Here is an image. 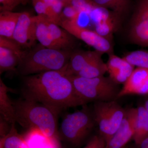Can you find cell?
<instances>
[{
  "label": "cell",
  "instance_id": "obj_1",
  "mask_svg": "<svg viewBox=\"0 0 148 148\" xmlns=\"http://www.w3.org/2000/svg\"><path fill=\"white\" fill-rule=\"evenodd\" d=\"M21 92L23 98L42 103L58 114L68 108L85 105L70 76L63 70L25 77Z\"/></svg>",
  "mask_w": 148,
  "mask_h": 148
},
{
  "label": "cell",
  "instance_id": "obj_2",
  "mask_svg": "<svg viewBox=\"0 0 148 148\" xmlns=\"http://www.w3.org/2000/svg\"><path fill=\"white\" fill-rule=\"evenodd\" d=\"M12 103L16 122L21 126L37 130L48 138H59L58 113L42 103L23 97Z\"/></svg>",
  "mask_w": 148,
  "mask_h": 148
},
{
  "label": "cell",
  "instance_id": "obj_3",
  "mask_svg": "<svg viewBox=\"0 0 148 148\" xmlns=\"http://www.w3.org/2000/svg\"><path fill=\"white\" fill-rule=\"evenodd\" d=\"M71 53L70 49H52L40 45L26 53L16 71L27 76L49 71H61L68 64Z\"/></svg>",
  "mask_w": 148,
  "mask_h": 148
},
{
  "label": "cell",
  "instance_id": "obj_4",
  "mask_svg": "<svg viewBox=\"0 0 148 148\" xmlns=\"http://www.w3.org/2000/svg\"><path fill=\"white\" fill-rule=\"evenodd\" d=\"M76 92L85 104L89 102L116 101L120 91L118 84L110 77L87 78L69 75Z\"/></svg>",
  "mask_w": 148,
  "mask_h": 148
},
{
  "label": "cell",
  "instance_id": "obj_5",
  "mask_svg": "<svg viewBox=\"0 0 148 148\" xmlns=\"http://www.w3.org/2000/svg\"><path fill=\"white\" fill-rule=\"evenodd\" d=\"M79 110L68 114L58 129L59 138L75 146L79 145L96 126L92 108L87 104Z\"/></svg>",
  "mask_w": 148,
  "mask_h": 148
},
{
  "label": "cell",
  "instance_id": "obj_6",
  "mask_svg": "<svg viewBox=\"0 0 148 148\" xmlns=\"http://www.w3.org/2000/svg\"><path fill=\"white\" fill-rule=\"evenodd\" d=\"M99 135L106 143L118 129L125 115L124 109L116 101L94 102L92 108Z\"/></svg>",
  "mask_w": 148,
  "mask_h": 148
},
{
  "label": "cell",
  "instance_id": "obj_7",
  "mask_svg": "<svg viewBox=\"0 0 148 148\" xmlns=\"http://www.w3.org/2000/svg\"><path fill=\"white\" fill-rule=\"evenodd\" d=\"M37 16L36 38L40 45L55 49H70L73 47L75 41L71 34L45 17Z\"/></svg>",
  "mask_w": 148,
  "mask_h": 148
},
{
  "label": "cell",
  "instance_id": "obj_8",
  "mask_svg": "<svg viewBox=\"0 0 148 148\" xmlns=\"http://www.w3.org/2000/svg\"><path fill=\"white\" fill-rule=\"evenodd\" d=\"M60 26L95 50L108 55L113 53L112 46L108 38L101 36L95 31L82 27L78 23L77 20L64 19L61 21Z\"/></svg>",
  "mask_w": 148,
  "mask_h": 148
},
{
  "label": "cell",
  "instance_id": "obj_9",
  "mask_svg": "<svg viewBox=\"0 0 148 148\" xmlns=\"http://www.w3.org/2000/svg\"><path fill=\"white\" fill-rule=\"evenodd\" d=\"M129 36L135 44L148 47V0H138L130 21Z\"/></svg>",
  "mask_w": 148,
  "mask_h": 148
},
{
  "label": "cell",
  "instance_id": "obj_10",
  "mask_svg": "<svg viewBox=\"0 0 148 148\" xmlns=\"http://www.w3.org/2000/svg\"><path fill=\"white\" fill-rule=\"evenodd\" d=\"M12 39L0 36V74L15 71L27 52Z\"/></svg>",
  "mask_w": 148,
  "mask_h": 148
},
{
  "label": "cell",
  "instance_id": "obj_11",
  "mask_svg": "<svg viewBox=\"0 0 148 148\" xmlns=\"http://www.w3.org/2000/svg\"><path fill=\"white\" fill-rule=\"evenodd\" d=\"M37 15L31 16L27 12H20L12 39L21 47H32L37 40Z\"/></svg>",
  "mask_w": 148,
  "mask_h": 148
},
{
  "label": "cell",
  "instance_id": "obj_12",
  "mask_svg": "<svg viewBox=\"0 0 148 148\" xmlns=\"http://www.w3.org/2000/svg\"><path fill=\"white\" fill-rule=\"evenodd\" d=\"M136 108L126 109L125 115L118 129L106 143L105 148H125L135 134Z\"/></svg>",
  "mask_w": 148,
  "mask_h": 148
},
{
  "label": "cell",
  "instance_id": "obj_13",
  "mask_svg": "<svg viewBox=\"0 0 148 148\" xmlns=\"http://www.w3.org/2000/svg\"><path fill=\"white\" fill-rule=\"evenodd\" d=\"M148 94V69H134L119 93L118 98L129 95Z\"/></svg>",
  "mask_w": 148,
  "mask_h": 148
},
{
  "label": "cell",
  "instance_id": "obj_14",
  "mask_svg": "<svg viewBox=\"0 0 148 148\" xmlns=\"http://www.w3.org/2000/svg\"><path fill=\"white\" fill-rule=\"evenodd\" d=\"M108 55L106 64L109 77L117 84H124L134 71L135 67L114 53Z\"/></svg>",
  "mask_w": 148,
  "mask_h": 148
},
{
  "label": "cell",
  "instance_id": "obj_15",
  "mask_svg": "<svg viewBox=\"0 0 148 148\" xmlns=\"http://www.w3.org/2000/svg\"><path fill=\"white\" fill-rule=\"evenodd\" d=\"M103 53L97 50H78L72 52L63 71L68 75H75Z\"/></svg>",
  "mask_w": 148,
  "mask_h": 148
},
{
  "label": "cell",
  "instance_id": "obj_16",
  "mask_svg": "<svg viewBox=\"0 0 148 148\" xmlns=\"http://www.w3.org/2000/svg\"><path fill=\"white\" fill-rule=\"evenodd\" d=\"M23 135L28 148H61L59 138H48L37 130H28Z\"/></svg>",
  "mask_w": 148,
  "mask_h": 148
},
{
  "label": "cell",
  "instance_id": "obj_17",
  "mask_svg": "<svg viewBox=\"0 0 148 148\" xmlns=\"http://www.w3.org/2000/svg\"><path fill=\"white\" fill-rule=\"evenodd\" d=\"M14 92L0 79V116L11 124L16 123L13 103L9 97L8 92Z\"/></svg>",
  "mask_w": 148,
  "mask_h": 148
},
{
  "label": "cell",
  "instance_id": "obj_18",
  "mask_svg": "<svg viewBox=\"0 0 148 148\" xmlns=\"http://www.w3.org/2000/svg\"><path fill=\"white\" fill-rule=\"evenodd\" d=\"M101 16H99L95 24V32L108 38L116 29L118 24V16H110L106 9L100 8Z\"/></svg>",
  "mask_w": 148,
  "mask_h": 148
},
{
  "label": "cell",
  "instance_id": "obj_19",
  "mask_svg": "<svg viewBox=\"0 0 148 148\" xmlns=\"http://www.w3.org/2000/svg\"><path fill=\"white\" fill-rule=\"evenodd\" d=\"M136 110L135 134L132 140L138 144L148 137V113L143 105L138 106Z\"/></svg>",
  "mask_w": 148,
  "mask_h": 148
},
{
  "label": "cell",
  "instance_id": "obj_20",
  "mask_svg": "<svg viewBox=\"0 0 148 148\" xmlns=\"http://www.w3.org/2000/svg\"><path fill=\"white\" fill-rule=\"evenodd\" d=\"M20 12L2 11L0 13V36L13 38Z\"/></svg>",
  "mask_w": 148,
  "mask_h": 148
},
{
  "label": "cell",
  "instance_id": "obj_21",
  "mask_svg": "<svg viewBox=\"0 0 148 148\" xmlns=\"http://www.w3.org/2000/svg\"><path fill=\"white\" fill-rule=\"evenodd\" d=\"M102 55L100 56L84 69L75 75L77 76L92 78L104 76L108 72L107 64L103 62Z\"/></svg>",
  "mask_w": 148,
  "mask_h": 148
},
{
  "label": "cell",
  "instance_id": "obj_22",
  "mask_svg": "<svg viewBox=\"0 0 148 148\" xmlns=\"http://www.w3.org/2000/svg\"><path fill=\"white\" fill-rule=\"evenodd\" d=\"M15 123L12 124L8 134L0 138V148H28L24 136L17 132Z\"/></svg>",
  "mask_w": 148,
  "mask_h": 148
},
{
  "label": "cell",
  "instance_id": "obj_23",
  "mask_svg": "<svg viewBox=\"0 0 148 148\" xmlns=\"http://www.w3.org/2000/svg\"><path fill=\"white\" fill-rule=\"evenodd\" d=\"M90 3L95 7L110 9L119 16L127 10L129 0H90Z\"/></svg>",
  "mask_w": 148,
  "mask_h": 148
},
{
  "label": "cell",
  "instance_id": "obj_24",
  "mask_svg": "<svg viewBox=\"0 0 148 148\" xmlns=\"http://www.w3.org/2000/svg\"><path fill=\"white\" fill-rule=\"evenodd\" d=\"M34 8L38 15L42 16L51 22L60 26L61 16L51 8L43 0H32Z\"/></svg>",
  "mask_w": 148,
  "mask_h": 148
},
{
  "label": "cell",
  "instance_id": "obj_25",
  "mask_svg": "<svg viewBox=\"0 0 148 148\" xmlns=\"http://www.w3.org/2000/svg\"><path fill=\"white\" fill-rule=\"evenodd\" d=\"M123 58L134 67L148 69V51H131L126 53Z\"/></svg>",
  "mask_w": 148,
  "mask_h": 148
},
{
  "label": "cell",
  "instance_id": "obj_26",
  "mask_svg": "<svg viewBox=\"0 0 148 148\" xmlns=\"http://www.w3.org/2000/svg\"><path fill=\"white\" fill-rule=\"evenodd\" d=\"M80 13L81 12L72 5H66L64 7L61 12V21L64 19L78 20Z\"/></svg>",
  "mask_w": 148,
  "mask_h": 148
},
{
  "label": "cell",
  "instance_id": "obj_27",
  "mask_svg": "<svg viewBox=\"0 0 148 148\" xmlns=\"http://www.w3.org/2000/svg\"><path fill=\"white\" fill-rule=\"evenodd\" d=\"M106 145L105 140L98 134L94 135L90 138L82 148H105Z\"/></svg>",
  "mask_w": 148,
  "mask_h": 148
},
{
  "label": "cell",
  "instance_id": "obj_28",
  "mask_svg": "<svg viewBox=\"0 0 148 148\" xmlns=\"http://www.w3.org/2000/svg\"><path fill=\"white\" fill-rule=\"evenodd\" d=\"M1 12L12 11L20 4L21 0H0Z\"/></svg>",
  "mask_w": 148,
  "mask_h": 148
},
{
  "label": "cell",
  "instance_id": "obj_29",
  "mask_svg": "<svg viewBox=\"0 0 148 148\" xmlns=\"http://www.w3.org/2000/svg\"><path fill=\"white\" fill-rule=\"evenodd\" d=\"M56 13L61 16V12L65 6L60 0H43Z\"/></svg>",
  "mask_w": 148,
  "mask_h": 148
},
{
  "label": "cell",
  "instance_id": "obj_30",
  "mask_svg": "<svg viewBox=\"0 0 148 148\" xmlns=\"http://www.w3.org/2000/svg\"><path fill=\"white\" fill-rule=\"evenodd\" d=\"M12 124L0 116V136L1 138L8 134L11 127Z\"/></svg>",
  "mask_w": 148,
  "mask_h": 148
},
{
  "label": "cell",
  "instance_id": "obj_31",
  "mask_svg": "<svg viewBox=\"0 0 148 148\" xmlns=\"http://www.w3.org/2000/svg\"><path fill=\"white\" fill-rule=\"evenodd\" d=\"M129 148H148V137L138 144H134L128 146Z\"/></svg>",
  "mask_w": 148,
  "mask_h": 148
},
{
  "label": "cell",
  "instance_id": "obj_32",
  "mask_svg": "<svg viewBox=\"0 0 148 148\" xmlns=\"http://www.w3.org/2000/svg\"><path fill=\"white\" fill-rule=\"evenodd\" d=\"M143 106L145 107V108L148 113V98L146 99L143 104Z\"/></svg>",
  "mask_w": 148,
  "mask_h": 148
},
{
  "label": "cell",
  "instance_id": "obj_33",
  "mask_svg": "<svg viewBox=\"0 0 148 148\" xmlns=\"http://www.w3.org/2000/svg\"><path fill=\"white\" fill-rule=\"evenodd\" d=\"M64 4H65V6L66 5H69L71 1L72 0H60Z\"/></svg>",
  "mask_w": 148,
  "mask_h": 148
},
{
  "label": "cell",
  "instance_id": "obj_34",
  "mask_svg": "<svg viewBox=\"0 0 148 148\" xmlns=\"http://www.w3.org/2000/svg\"><path fill=\"white\" fill-rule=\"evenodd\" d=\"M29 1V0H21V4L23 5L26 4Z\"/></svg>",
  "mask_w": 148,
  "mask_h": 148
},
{
  "label": "cell",
  "instance_id": "obj_35",
  "mask_svg": "<svg viewBox=\"0 0 148 148\" xmlns=\"http://www.w3.org/2000/svg\"><path fill=\"white\" fill-rule=\"evenodd\" d=\"M125 148H129V147H128V146H126V147H125Z\"/></svg>",
  "mask_w": 148,
  "mask_h": 148
},
{
  "label": "cell",
  "instance_id": "obj_36",
  "mask_svg": "<svg viewBox=\"0 0 148 148\" xmlns=\"http://www.w3.org/2000/svg\"><path fill=\"white\" fill-rule=\"evenodd\" d=\"M86 1H88L90 3V0H86Z\"/></svg>",
  "mask_w": 148,
  "mask_h": 148
}]
</instances>
